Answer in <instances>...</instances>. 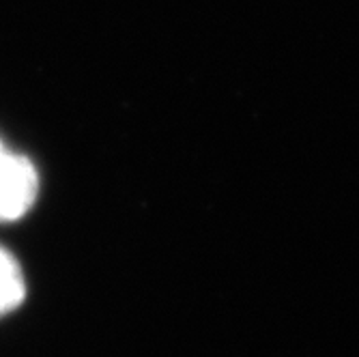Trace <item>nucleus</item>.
I'll list each match as a JSON object with an SVG mask.
<instances>
[{
  "instance_id": "nucleus-1",
  "label": "nucleus",
  "mask_w": 359,
  "mask_h": 357,
  "mask_svg": "<svg viewBox=\"0 0 359 357\" xmlns=\"http://www.w3.org/2000/svg\"><path fill=\"white\" fill-rule=\"evenodd\" d=\"M39 194L32 161L0 140V222H15L30 211Z\"/></svg>"
},
{
  "instance_id": "nucleus-2",
  "label": "nucleus",
  "mask_w": 359,
  "mask_h": 357,
  "mask_svg": "<svg viewBox=\"0 0 359 357\" xmlns=\"http://www.w3.org/2000/svg\"><path fill=\"white\" fill-rule=\"evenodd\" d=\"M26 297V282L18 258L0 245V316L13 312Z\"/></svg>"
}]
</instances>
